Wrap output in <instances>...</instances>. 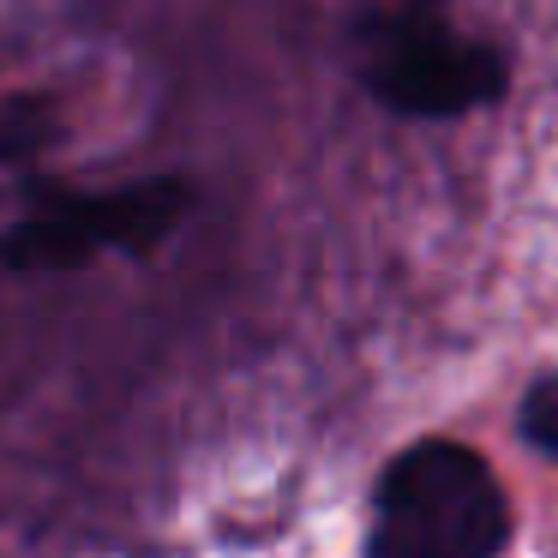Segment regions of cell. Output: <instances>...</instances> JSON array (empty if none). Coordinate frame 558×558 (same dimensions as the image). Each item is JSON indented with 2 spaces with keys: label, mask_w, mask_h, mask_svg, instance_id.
I'll use <instances>...</instances> for the list:
<instances>
[{
  "label": "cell",
  "mask_w": 558,
  "mask_h": 558,
  "mask_svg": "<svg viewBox=\"0 0 558 558\" xmlns=\"http://www.w3.org/2000/svg\"><path fill=\"white\" fill-rule=\"evenodd\" d=\"M505 541V486L469 445L450 438L409 445L373 493L366 558H493Z\"/></svg>",
  "instance_id": "1"
},
{
  "label": "cell",
  "mask_w": 558,
  "mask_h": 558,
  "mask_svg": "<svg viewBox=\"0 0 558 558\" xmlns=\"http://www.w3.org/2000/svg\"><path fill=\"white\" fill-rule=\"evenodd\" d=\"M366 85L385 109L414 121H450L505 90V61L486 43L445 25V0H402V13L373 25Z\"/></svg>",
  "instance_id": "2"
},
{
  "label": "cell",
  "mask_w": 558,
  "mask_h": 558,
  "mask_svg": "<svg viewBox=\"0 0 558 558\" xmlns=\"http://www.w3.org/2000/svg\"><path fill=\"white\" fill-rule=\"evenodd\" d=\"M193 205L186 181H138L126 193H85V198H43L13 222L0 241V265L13 270H66L97 253H150L169 241L174 222Z\"/></svg>",
  "instance_id": "3"
},
{
  "label": "cell",
  "mask_w": 558,
  "mask_h": 558,
  "mask_svg": "<svg viewBox=\"0 0 558 558\" xmlns=\"http://www.w3.org/2000/svg\"><path fill=\"white\" fill-rule=\"evenodd\" d=\"M517 433L529 438L541 457L558 462V373H546L529 385V397H522V409H517Z\"/></svg>",
  "instance_id": "4"
}]
</instances>
